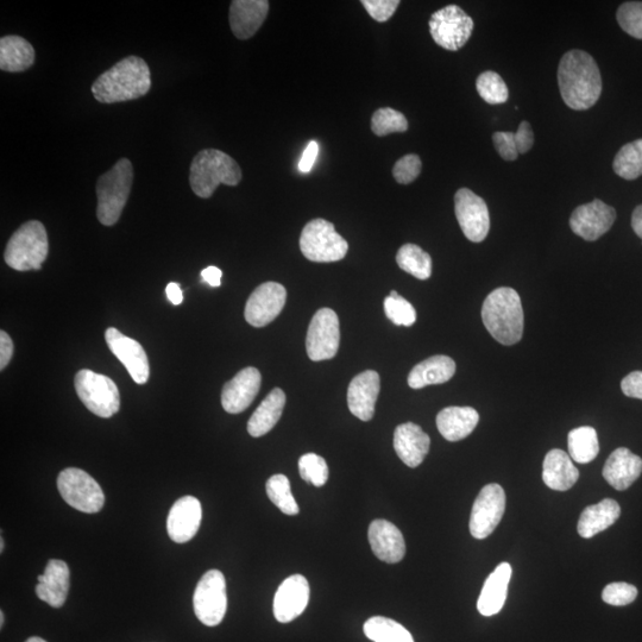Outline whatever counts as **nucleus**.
I'll return each instance as SVG.
<instances>
[{"label":"nucleus","mask_w":642,"mask_h":642,"mask_svg":"<svg viewBox=\"0 0 642 642\" xmlns=\"http://www.w3.org/2000/svg\"><path fill=\"white\" fill-rule=\"evenodd\" d=\"M558 85L564 103L572 110L593 107L602 93V78L593 56L571 50L559 62Z\"/></svg>","instance_id":"obj_1"},{"label":"nucleus","mask_w":642,"mask_h":642,"mask_svg":"<svg viewBox=\"0 0 642 642\" xmlns=\"http://www.w3.org/2000/svg\"><path fill=\"white\" fill-rule=\"evenodd\" d=\"M150 88L147 62L138 56H128L94 81L92 93L99 103L116 104L144 97Z\"/></svg>","instance_id":"obj_2"},{"label":"nucleus","mask_w":642,"mask_h":642,"mask_svg":"<svg viewBox=\"0 0 642 642\" xmlns=\"http://www.w3.org/2000/svg\"><path fill=\"white\" fill-rule=\"evenodd\" d=\"M482 320L497 342L519 343L524 335V310L518 292L508 287L495 289L483 302Z\"/></svg>","instance_id":"obj_3"},{"label":"nucleus","mask_w":642,"mask_h":642,"mask_svg":"<svg viewBox=\"0 0 642 642\" xmlns=\"http://www.w3.org/2000/svg\"><path fill=\"white\" fill-rule=\"evenodd\" d=\"M242 176L241 167L230 155L218 149H205L192 161L190 185L197 197L209 199L220 185L237 186Z\"/></svg>","instance_id":"obj_4"},{"label":"nucleus","mask_w":642,"mask_h":642,"mask_svg":"<svg viewBox=\"0 0 642 642\" xmlns=\"http://www.w3.org/2000/svg\"><path fill=\"white\" fill-rule=\"evenodd\" d=\"M132 182L134 167L128 159L119 160L109 172L100 176L97 182V217L100 224H117L128 203Z\"/></svg>","instance_id":"obj_5"},{"label":"nucleus","mask_w":642,"mask_h":642,"mask_svg":"<svg viewBox=\"0 0 642 642\" xmlns=\"http://www.w3.org/2000/svg\"><path fill=\"white\" fill-rule=\"evenodd\" d=\"M49 242L47 230L37 220H30L21 226L6 245L4 260L17 272L40 270L47 260Z\"/></svg>","instance_id":"obj_6"},{"label":"nucleus","mask_w":642,"mask_h":642,"mask_svg":"<svg viewBox=\"0 0 642 642\" xmlns=\"http://www.w3.org/2000/svg\"><path fill=\"white\" fill-rule=\"evenodd\" d=\"M300 250L311 262H338L348 254L349 243L338 234L335 225L318 218L311 220L302 230Z\"/></svg>","instance_id":"obj_7"},{"label":"nucleus","mask_w":642,"mask_h":642,"mask_svg":"<svg viewBox=\"0 0 642 642\" xmlns=\"http://www.w3.org/2000/svg\"><path fill=\"white\" fill-rule=\"evenodd\" d=\"M75 390L88 411L109 419L121 409V395L115 382L92 370H80L74 379Z\"/></svg>","instance_id":"obj_8"},{"label":"nucleus","mask_w":642,"mask_h":642,"mask_svg":"<svg viewBox=\"0 0 642 642\" xmlns=\"http://www.w3.org/2000/svg\"><path fill=\"white\" fill-rule=\"evenodd\" d=\"M58 488L62 499L81 513H98L104 507L103 489L84 470L68 468L61 471L58 477Z\"/></svg>","instance_id":"obj_9"},{"label":"nucleus","mask_w":642,"mask_h":642,"mask_svg":"<svg viewBox=\"0 0 642 642\" xmlns=\"http://www.w3.org/2000/svg\"><path fill=\"white\" fill-rule=\"evenodd\" d=\"M194 613L205 626L216 627L228 609L225 577L219 570H210L201 577L193 596Z\"/></svg>","instance_id":"obj_10"},{"label":"nucleus","mask_w":642,"mask_h":642,"mask_svg":"<svg viewBox=\"0 0 642 642\" xmlns=\"http://www.w3.org/2000/svg\"><path fill=\"white\" fill-rule=\"evenodd\" d=\"M474 21L457 5L434 12L430 20V33L434 42L450 52H457L469 41Z\"/></svg>","instance_id":"obj_11"},{"label":"nucleus","mask_w":642,"mask_h":642,"mask_svg":"<svg viewBox=\"0 0 642 642\" xmlns=\"http://www.w3.org/2000/svg\"><path fill=\"white\" fill-rule=\"evenodd\" d=\"M341 345V326L337 313L331 308H321L308 326L306 350L313 362L332 360Z\"/></svg>","instance_id":"obj_12"},{"label":"nucleus","mask_w":642,"mask_h":642,"mask_svg":"<svg viewBox=\"0 0 642 642\" xmlns=\"http://www.w3.org/2000/svg\"><path fill=\"white\" fill-rule=\"evenodd\" d=\"M506 511V494L500 484L484 487L472 506L470 533L477 540H483L499 526Z\"/></svg>","instance_id":"obj_13"},{"label":"nucleus","mask_w":642,"mask_h":642,"mask_svg":"<svg viewBox=\"0 0 642 642\" xmlns=\"http://www.w3.org/2000/svg\"><path fill=\"white\" fill-rule=\"evenodd\" d=\"M455 212L465 237L474 243H481L490 230V216L486 201L477 194L461 188L455 195Z\"/></svg>","instance_id":"obj_14"},{"label":"nucleus","mask_w":642,"mask_h":642,"mask_svg":"<svg viewBox=\"0 0 642 642\" xmlns=\"http://www.w3.org/2000/svg\"><path fill=\"white\" fill-rule=\"evenodd\" d=\"M286 300V288L280 283H263L248 299L244 312L245 320L254 327L267 326L280 316Z\"/></svg>","instance_id":"obj_15"},{"label":"nucleus","mask_w":642,"mask_h":642,"mask_svg":"<svg viewBox=\"0 0 642 642\" xmlns=\"http://www.w3.org/2000/svg\"><path fill=\"white\" fill-rule=\"evenodd\" d=\"M615 219L614 207L595 199L593 203L577 207L570 218V228L584 241L594 242L612 229Z\"/></svg>","instance_id":"obj_16"},{"label":"nucleus","mask_w":642,"mask_h":642,"mask_svg":"<svg viewBox=\"0 0 642 642\" xmlns=\"http://www.w3.org/2000/svg\"><path fill=\"white\" fill-rule=\"evenodd\" d=\"M105 341L112 354L123 363L137 385H144L148 382L150 376L149 360L140 343L123 335L115 327L106 330Z\"/></svg>","instance_id":"obj_17"},{"label":"nucleus","mask_w":642,"mask_h":642,"mask_svg":"<svg viewBox=\"0 0 642 642\" xmlns=\"http://www.w3.org/2000/svg\"><path fill=\"white\" fill-rule=\"evenodd\" d=\"M310 594V584L304 576L293 575L285 579L275 594V619L288 623L299 618L308 606Z\"/></svg>","instance_id":"obj_18"},{"label":"nucleus","mask_w":642,"mask_h":642,"mask_svg":"<svg viewBox=\"0 0 642 642\" xmlns=\"http://www.w3.org/2000/svg\"><path fill=\"white\" fill-rule=\"evenodd\" d=\"M201 519H203V508H201V503L197 497H181L174 503L168 515L167 531L169 538L174 543H188L197 535Z\"/></svg>","instance_id":"obj_19"},{"label":"nucleus","mask_w":642,"mask_h":642,"mask_svg":"<svg viewBox=\"0 0 642 642\" xmlns=\"http://www.w3.org/2000/svg\"><path fill=\"white\" fill-rule=\"evenodd\" d=\"M262 376L256 368H245L228 383L222 392V405L226 412L239 414L253 404L260 392Z\"/></svg>","instance_id":"obj_20"},{"label":"nucleus","mask_w":642,"mask_h":642,"mask_svg":"<svg viewBox=\"0 0 642 642\" xmlns=\"http://www.w3.org/2000/svg\"><path fill=\"white\" fill-rule=\"evenodd\" d=\"M374 555L388 564L400 563L406 555V541L399 528L387 520H374L368 532Z\"/></svg>","instance_id":"obj_21"},{"label":"nucleus","mask_w":642,"mask_h":642,"mask_svg":"<svg viewBox=\"0 0 642 642\" xmlns=\"http://www.w3.org/2000/svg\"><path fill=\"white\" fill-rule=\"evenodd\" d=\"M380 394V375L374 370L363 371L354 377L348 389L350 412L362 421L374 418L377 398Z\"/></svg>","instance_id":"obj_22"},{"label":"nucleus","mask_w":642,"mask_h":642,"mask_svg":"<svg viewBox=\"0 0 642 642\" xmlns=\"http://www.w3.org/2000/svg\"><path fill=\"white\" fill-rule=\"evenodd\" d=\"M71 587V571L64 560H49L44 574L39 576L36 595L53 608L64 606Z\"/></svg>","instance_id":"obj_23"},{"label":"nucleus","mask_w":642,"mask_h":642,"mask_svg":"<svg viewBox=\"0 0 642 642\" xmlns=\"http://www.w3.org/2000/svg\"><path fill=\"white\" fill-rule=\"evenodd\" d=\"M267 0H235L230 6V27L239 40H248L262 27L268 16Z\"/></svg>","instance_id":"obj_24"},{"label":"nucleus","mask_w":642,"mask_h":642,"mask_svg":"<svg viewBox=\"0 0 642 642\" xmlns=\"http://www.w3.org/2000/svg\"><path fill=\"white\" fill-rule=\"evenodd\" d=\"M431 439L419 425L406 423L396 427L394 449L409 468H418L430 451Z\"/></svg>","instance_id":"obj_25"},{"label":"nucleus","mask_w":642,"mask_h":642,"mask_svg":"<svg viewBox=\"0 0 642 642\" xmlns=\"http://www.w3.org/2000/svg\"><path fill=\"white\" fill-rule=\"evenodd\" d=\"M642 472V459L626 448L616 449L607 459L603 477L614 489L623 492L638 480Z\"/></svg>","instance_id":"obj_26"},{"label":"nucleus","mask_w":642,"mask_h":642,"mask_svg":"<svg viewBox=\"0 0 642 642\" xmlns=\"http://www.w3.org/2000/svg\"><path fill=\"white\" fill-rule=\"evenodd\" d=\"M512 566L502 563L487 578L483 585L480 599L477 602V609L483 616L499 614L505 606L508 594V585L512 578Z\"/></svg>","instance_id":"obj_27"},{"label":"nucleus","mask_w":642,"mask_h":642,"mask_svg":"<svg viewBox=\"0 0 642 642\" xmlns=\"http://www.w3.org/2000/svg\"><path fill=\"white\" fill-rule=\"evenodd\" d=\"M456 374V363L449 356L438 355L415 365L408 375V386L421 389L433 385H443Z\"/></svg>","instance_id":"obj_28"},{"label":"nucleus","mask_w":642,"mask_h":642,"mask_svg":"<svg viewBox=\"0 0 642 642\" xmlns=\"http://www.w3.org/2000/svg\"><path fill=\"white\" fill-rule=\"evenodd\" d=\"M480 415L471 407H448L437 415V427L449 442H459L474 432Z\"/></svg>","instance_id":"obj_29"},{"label":"nucleus","mask_w":642,"mask_h":642,"mask_svg":"<svg viewBox=\"0 0 642 642\" xmlns=\"http://www.w3.org/2000/svg\"><path fill=\"white\" fill-rule=\"evenodd\" d=\"M579 471L563 450H551L544 459L543 480L547 487L566 492L575 486Z\"/></svg>","instance_id":"obj_30"},{"label":"nucleus","mask_w":642,"mask_h":642,"mask_svg":"<svg viewBox=\"0 0 642 642\" xmlns=\"http://www.w3.org/2000/svg\"><path fill=\"white\" fill-rule=\"evenodd\" d=\"M621 508L618 502L604 499L596 505L584 509L578 521V534L584 539L595 537L619 520Z\"/></svg>","instance_id":"obj_31"},{"label":"nucleus","mask_w":642,"mask_h":642,"mask_svg":"<svg viewBox=\"0 0 642 642\" xmlns=\"http://www.w3.org/2000/svg\"><path fill=\"white\" fill-rule=\"evenodd\" d=\"M286 405V394L280 388H275L262 401L248 423V432L251 437L260 438L273 430L279 423L283 408Z\"/></svg>","instance_id":"obj_32"},{"label":"nucleus","mask_w":642,"mask_h":642,"mask_svg":"<svg viewBox=\"0 0 642 642\" xmlns=\"http://www.w3.org/2000/svg\"><path fill=\"white\" fill-rule=\"evenodd\" d=\"M35 62V49L21 36L9 35L0 40V69L3 72L27 71Z\"/></svg>","instance_id":"obj_33"},{"label":"nucleus","mask_w":642,"mask_h":642,"mask_svg":"<svg viewBox=\"0 0 642 642\" xmlns=\"http://www.w3.org/2000/svg\"><path fill=\"white\" fill-rule=\"evenodd\" d=\"M568 443L570 457L576 463L588 464L599 455V437L594 427L575 428L569 433Z\"/></svg>","instance_id":"obj_34"},{"label":"nucleus","mask_w":642,"mask_h":642,"mask_svg":"<svg viewBox=\"0 0 642 642\" xmlns=\"http://www.w3.org/2000/svg\"><path fill=\"white\" fill-rule=\"evenodd\" d=\"M396 263L404 272L411 274L418 280H427L432 275V258L421 249L419 245H402L396 254Z\"/></svg>","instance_id":"obj_35"},{"label":"nucleus","mask_w":642,"mask_h":642,"mask_svg":"<svg viewBox=\"0 0 642 642\" xmlns=\"http://www.w3.org/2000/svg\"><path fill=\"white\" fill-rule=\"evenodd\" d=\"M364 634L374 642H414L412 634L392 619L374 616L364 623Z\"/></svg>","instance_id":"obj_36"},{"label":"nucleus","mask_w":642,"mask_h":642,"mask_svg":"<svg viewBox=\"0 0 642 642\" xmlns=\"http://www.w3.org/2000/svg\"><path fill=\"white\" fill-rule=\"evenodd\" d=\"M614 172L625 180H635L642 175V140L623 146L615 156Z\"/></svg>","instance_id":"obj_37"},{"label":"nucleus","mask_w":642,"mask_h":642,"mask_svg":"<svg viewBox=\"0 0 642 642\" xmlns=\"http://www.w3.org/2000/svg\"><path fill=\"white\" fill-rule=\"evenodd\" d=\"M269 500L286 515H298L300 512L291 490V482L285 475H274L266 484Z\"/></svg>","instance_id":"obj_38"},{"label":"nucleus","mask_w":642,"mask_h":642,"mask_svg":"<svg viewBox=\"0 0 642 642\" xmlns=\"http://www.w3.org/2000/svg\"><path fill=\"white\" fill-rule=\"evenodd\" d=\"M477 92L484 102L492 105L506 103L509 97L508 87L499 74L488 71L477 78Z\"/></svg>","instance_id":"obj_39"},{"label":"nucleus","mask_w":642,"mask_h":642,"mask_svg":"<svg viewBox=\"0 0 642 642\" xmlns=\"http://www.w3.org/2000/svg\"><path fill=\"white\" fill-rule=\"evenodd\" d=\"M371 130L379 137H385L394 132H405L408 130V121L404 113L383 107L377 110L371 118Z\"/></svg>","instance_id":"obj_40"},{"label":"nucleus","mask_w":642,"mask_h":642,"mask_svg":"<svg viewBox=\"0 0 642 642\" xmlns=\"http://www.w3.org/2000/svg\"><path fill=\"white\" fill-rule=\"evenodd\" d=\"M299 471L302 480L314 487H323L329 480V467L325 459L316 453H306L299 459Z\"/></svg>","instance_id":"obj_41"},{"label":"nucleus","mask_w":642,"mask_h":642,"mask_svg":"<svg viewBox=\"0 0 642 642\" xmlns=\"http://www.w3.org/2000/svg\"><path fill=\"white\" fill-rule=\"evenodd\" d=\"M385 312L389 320L398 326H412L417 321V311L405 298L389 297L385 300Z\"/></svg>","instance_id":"obj_42"},{"label":"nucleus","mask_w":642,"mask_h":642,"mask_svg":"<svg viewBox=\"0 0 642 642\" xmlns=\"http://www.w3.org/2000/svg\"><path fill=\"white\" fill-rule=\"evenodd\" d=\"M616 20L625 33L642 40V2L623 3L616 14Z\"/></svg>","instance_id":"obj_43"},{"label":"nucleus","mask_w":642,"mask_h":642,"mask_svg":"<svg viewBox=\"0 0 642 642\" xmlns=\"http://www.w3.org/2000/svg\"><path fill=\"white\" fill-rule=\"evenodd\" d=\"M637 597L638 589L634 585L625 582L608 584L602 593V600L614 607L628 606Z\"/></svg>","instance_id":"obj_44"},{"label":"nucleus","mask_w":642,"mask_h":642,"mask_svg":"<svg viewBox=\"0 0 642 642\" xmlns=\"http://www.w3.org/2000/svg\"><path fill=\"white\" fill-rule=\"evenodd\" d=\"M421 168H423V163H421L418 155L409 154L401 157L393 168L394 179L401 185L412 184L413 181L418 179Z\"/></svg>","instance_id":"obj_45"},{"label":"nucleus","mask_w":642,"mask_h":642,"mask_svg":"<svg viewBox=\"0 0 642 642\" xmlns=\"http://www.w3.org/2000/svg\"><path fill=\"white\" fill-rule=\"evenodd\" d=\"M361 4L376 22L385 23L393 17L400 2L399 0H362Z\"/></svg>","instance_id":"obj_46"},{"label":"nucleus","mask_w":642,"mask_h":642,"mask_svg":"<svg viewBox=\"0 0 642 642\" xmlns=\"http://www.w3.org/2000/svg\"><path fill=\"white\" fill-rule=\"evenodd\" d=\"M494 146L503 160L515 161L519 151L516 148L514 132H495L493 135Z\"/></svg>","instance_id":"obj_47"},{"label":"nucleus","mask_w":642,"mask_h":642,"mask_svg":"<svg viewBox=\"0 0 642 642\" xmlns=\"http://www.w3.org/2000/svg\"><path fill=\"white\" fill-rule=\"evenodd\" d=\"M622 393L628 398L642 400V371H633L621 382Z\"/></svg>","instance_id":"obj_48"},{"label":"nucleus","mask_w":642,"mask_h":642,"mask_svg":"<svg viewBox=\"0 0 642 642\" xmlns=\"http://www.w3.org/2000/svg\"><path fill=\"white\" fill-rule=\"evenodd\" d=\"M516 148L519 154H526L530 151L534 143V134L531 124L528 122H521L518 131L514 132Z\"/></svg>","instance_id":"obj_49"},{"label":"nucleus","mask_w":642,"mask_h":642,"mask_svg":"<svg viewBox=\"0 0 642 642\" xmlns=\"http://www.w3.org/2000/svg\"><path fill=\"white\" fill-rule=\"evenodd\" d=\"M319 154V144L316 141L308 143L304 154L299 162V171L301 173H310Z\"/></svg>","instance_id":"obj_50"},{"label":"nucleus","mask_w":642,"mask_h":642,"mask_svg":"<svg viewBox=\"0 0 642 642\" xmlns=\"http://www.w3.org/2000/svg\"><path fill=\"white\" fill-rule=\"evenodd\" d=\"M12 356H14V343L5 331L0 332V370L8 367Z\"/></svg>","instance_id":"obj_51"},{"label":"nucleus","mask_w":642,"mask_h":642,"mask_svg":"<svg viewBox=\"0 0 642 642\" xmlns=\"http://www.w3.org/2000/svg\"><path fill=\"white\" fill-rule=\"evenodd\" d=\"M222 276V270L214 266L207 267L203 272H201V278H203L205 282L209 283L211 287H219L222 285Z\"/></svg>","instance_id":"obj_52"},{"label":"nucleus","mask_w":642,"mask_h":642,"mask_svg":"<svg viewBox=\"0 0 642 642\" xmlns=\"http://www.w3.org/2000/svg\"><path fill=\"white\" fill-rule=\"evenodd\" d=\"M166 293L169 301H171L172 304L175 306L181 305L182 301H184V294H182L179 283H176V282L169 283V285L166 288Z\"/></svg>","instance_id":"obj_53"},{"label":"nucleus","mask_w":642,"mask_h":642,"mask_svg":"<svg viewBox=\"0 0 642 642\" xmlns=\"http://www.w3.org/2000/svg\"><path fill=\"white\" fill-rule=\"evenodd\" d=\"M632 228L635 234L642 239V205L638 206L633 212Z\"/></svg>","instance_id":"obj_54"},{"label":"nucleus","mask_w":642,"mask_h":642,"mask_svg":"<svg viewBox=\"0 0 642 642\" xmlns=\"http://www.w3.org/2000/svg\"><path fill=\"white\" fill-rule=\"evenodd\" d=\"M25 642H47V641L39 637H31Z\"/></svg>","instance_id":"obj_55"},{"label":"nucleus","mask_w":642,"mask_h":642,"mask_svg":"<svg viewBox=\"0 0 642 642\" xmlns=\"http://www.w3.org/2000/svg\"><path fill=\"white\" fill-rule=\"evenodd\" d=\"M5 616L3 612H0V627H4Z\"/></svg>","instance_id":"obj_56"},{"label":"nucleus","mask_w":642,"mask_h":642,"mask_svg":"<svg viewBox=\"0 0 642 642\" xmlns=\"http://www.w3.org/2000/svg\"><path fill=\"white\" fill-rule=\"evenodd\" d=\"M0 552H4V539H0Z\"/></svg>","instance_id":"obj_57"}]
</instances>
